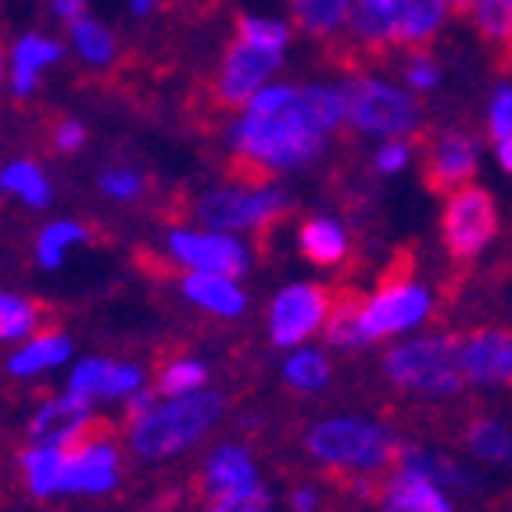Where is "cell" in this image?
I'll list each match as a JSON object with an SVG mask.
<instances>
[{
  "instance_id": "obj_23",
  "label": "cell",
  "mask_w": 512,
  "mask_h": 512,
  "mask_svg": "<svg viewBox=\"0 0 512 512\" xmlns=\"http://www.w3.org/2000/svg\"><path fill=\"white\" fill-rule=\"evenodd\" d=\"M61 58L58 40H43V36H26L15 43V94L26 97L36 90V72L54 65Z\"/></svg>"
},
{
  "instance_id": "obj_22",
  "label": "cell",
  "mask_w": 512,
  "mask_h": 512,
  "mask_svg": "<svg viewBox=\"0 0 512 512\" xmlns=\"http://www.w3.org/2000/svg\"><path fill=\"white\" fill-rule=\"evenodd\" d=\"M69 351H72L69 337L58 333L54 326H47L40 337L29 341V348H22L15 359L8 362V369L15 376H33V373H40V369H51V366H58V362H65Z\"/></svg>"
},
{
  "instance_id": "obj_4",
  "label": "cell",
  "mask_w": 512,
  "mask_h": 512,
  "mask_svg": "<svg viewBox=\"0 0 512 512\" xmlns=\"http://www.w3.org/2000/svg\"><path fill=\"white\" fill-rule=\"evenodd\" d=\"M348 104V122L362 133L380 137H416L423 129V108L405 90L380 83V79H351L341 90Z\"/></svg>"
},
{
  "instance_id": "obj_31",
  "label": "cell",
  "mask_w": 512,
  "mask_h": 512,
  "mask_svg": "<svg viewBox=\"0 0 512 512\" xmlns=\"http://www.w3.org/2000/svg\"><path fill=\"white\" fill-rule=\"evenodd\" d=\"M79 240H86V226H79V222H54V226H47V230L40 233L36 255H40V262L47 265V269H54V265H61V258H65V248L79 244Z\"/></svg>"
},
{
  "instance_id": "obj_8",
  "label": "cell",
  "mask_w": 512,
  "mask_h": 512,
  "mask_svg": "<svg viewBox=\"0 0 512 512\" xmlns=\"http://www.w3.org/2000/svg\"><path fill=\"white\" fill-rule=\"evenodd\" d=\"M416 140L423 147V165H419V176H423V187L437 197H452L455 190L470 187L473 176H477V140L462 129H441V133H427L419 129Z\"/></svg>"
},
{
  "instance_id": "obj_43",
  "label": "cell",
  "mask_w": 512,
  "mask_h": 512,
  "mask_svg": "<svg viewBox=\"0 0 512 512\" xmlns=\"http://www.w3.org/2000/svg\"><path fill=\"white\" fill-rule=\"evenodd\" d=\"M151 402H154L151 391H133V394H129V423H137L144 412H151Z\"/></svg>"
},
{
  "instance_id": "obj_13",
  "label": "cell",
  "mask_w": 512,
  "mask_h": 512,
  "mask_svg": "<svg viewBox=\"0 0 512 512\" xmlns=\"http://www.w3.org/2000/svg\"><path fill=\"white\" fill-rule=\"evenodd\" d=\"M90 402L86 394H61V398H51L29 423V441L40 444V448H65L79 430L86 427L90 419Z\"/></svg>"
},
{
  "instance_id": "obj_7",
  "label": "cell",
  "mask_w": 512,
  "mask_h": 512,
  "mask_svg": "<svg viewBox=\"0 0 512 512\" xmlns=\"http://www.w3.org/2000/svg\"><path fill=\"white\" fill-rule=\"evenodd\" d=\"M287 208V197L276 187H233V190H215L205 194L194 205L197 219L205 222L215 233H233V230H265Z\"/></svg>"
},
{
  "instance_id": "obj_12",
  "label": "cell",
  "mask_w": 512,
  "mask_h": 512,
  "mask_svg": "<svg viewBox=\"0 0 512 512\" xmlns=\"http://www.w3.org/2000/svg\"><path fill=\"white\" fill-rule=\"evenodd\" d=\"M459 366L473 384L512 387V330H477L462 337Z\"/></svg>"
},
{
  "instance_id": "obj_48",
  "label": "cell",
  "mask_w": 512,
  "mask_h": 512,
  "mask_svg": "<svg viewBox=\"0 0 512 512\" xmlns=\"http://www.w3.org/2000/svg\"><path fill=\"white\" fill-rule=\"evenodd\" d=\"M0 76H4V47H0Z\"/></svg>"
},
{
  "instance_id": "obj_42",
  "label": "cell",
  "mask_w": 512,
  "mask_h": 512,
  "mask_svg": "<svg viewBox=\"0 0 512 512\" xmlns=\"http://www.w3.org/2000/svg\"><path fill=\"white\" fill-rule=\"evenodd\" d=\"M54 15H58L61 22L76 26L79 18H86V0H54Z\"/></svg>"
},
{
  "instance_id": "obj_26",
  "label": "cell",
  "mask_w": 512,
  "mask_h": 512,
  "mask_svg": "<svg viewBox=\"0 0 512 512\" xmlns=\"http://www.w3.org/2000/svg\"><path fill=\"white\" fill-rule=\"evenodd\" d=\"M22 470H26L29 491L33 495H54L61 491V470H65V452L61 448H40L33 444L26 455H22Z\"/></svg>"
},
{
  "instance_id": "obj_38",
  "label": "cell",
  "mask_w": 512,
  "mask_h": 512,
  "mask_svg": "<svg viewBox=\"0 0 512 512\" xmlns=\"http://www.w3.org/2000/svg\"><path fill=\"white\" fill-rule=\"evenodd\" d=\"M409 158H412V140H405V137H391V140H387V144L376 147L373 165H376V172H384V176H391V172L405 169V165H409Z\"/></svg>"
},
{
  "instance_id": "obj_20",
  "label": "cell",
  "mask_w": 512,
  "mask_h": 512,
  "mask_svg": "<svg viewBox=\"0 0 512 512\" xmlns=\"http://www.w3.org/2000/svg\"><path fill=\"white\" fill-rule=\"evenodd\" d=\"M398 466H402V470L423 473V477H430L441 487H455V491H477L480 487L477 473H470L466 466H459V462H452V459H441V455H434V452H423V448H412V444H402Z\"/></svg>"
},
{
  "instance_id": "obj_27",
  "label": "cell",
  "mask_w": 512,
  "mask_h": 512,
  "mask_svg": "<svg viewBox=\"0 0 512 512\" xmlns=\"http://www.w3.org/2000/svg\"><path fill=\"white\" fill-rule=\"evenodd\" d=\"M0 187L8 190V194H18L26 205H33V208L51 205V187H47V176H43L36 162L8 165V169L0 172Z\"/></svg>"
},
{
  "instance_id": "obj_37",
  "label": "cell",
  "mask_w": 512,
  "mask_h": 512,
  "mask_svg": "<svg viewBox=\"0 0 512 512\" xmlns=\"http://www.w3.org/2000/svg\"><path fill=\"white\" fill-rule=\"evenodd\" d=\"M140 373L137 366H126V362H111L108 376H104V387H101V398H122V394H133L140 391Z\"/></svg>"
},
{
  "instance_id": "obj_18",
  "label": "cell",
  "mask_w": 512,
  "mask_h": 512,
  "mask_svg": "<svg viewBox=\"0 0 512 512\" xmlns=\"http://www.w3.org/2000/svg\"><path fill=\"white\" fill-rule=\"evenodd\" d=\"M183 294L197 305H205L208 312H219V316L233 319L244 312V294L240 287L230 280V276H219V273H194L190 269L187 276L180 280Z\"/></svg>"
},
{
  "instance_id": "obj_17",
  "label": "cell",
  "mask_w": 512,
  "mask_h": 512,
  "mask_svg": "<svg viewBox=\"0 0 512 512\" xmlns=\"http://www.w3.org/2000/svg\"><path fill=\"white\" fill-rule=\"evenodd\" d=\"M362 308H366V298L355 287H344L341 294H333L330 312H326V341H330V348H341V351L366 348L369 337L362 330Z\"/></svg>"
},
{
  "instance_id": "obj_10",
  "label": "cell",
  "mask_w": 512,
  "mask_h": 512,
  "mask_svg": "<svg viewBox=\"0 0 512 512\" xmlns=\"http://www.w3.org/2000/svg\"><path fill=\"white\" fill-rule=\"evenodd\" d=\"M333 294L319 283H294L269 308V330L276 348H294L326 323Z\"/></svg>"
},
{
  "instance_id": "obj_46",
  "label": "cell",
  "mask_w": 512,
  "mask_h": 512,
  "mask_svg": "<svg viewBox=\"0 0 512 512\" xmlns=\"http://www.w3.org/2000/svg\"><path fill=\"white\" fill-rule=\"evenodd\" d=\"M498 162H502L505 172H512V137H505L502 144H498Z\"/></svg>"
},
{
  "instance_id": "obj_45",
  "label": "cell",
  "mask_w": 512,
  "mask_h": 512,
  "mask_svg": "<svg viewBox=\"0 0 512 512\" xmlns=\"http://www.w3.org/2000/svg\"><path fill=\"white\" fill-rule=\"evenodd\" d=\"M480 0H448V11H452L455 18H470L473 11H477Z\"/></svg>"
},
{
  "instance_id": "obj_6",
  "label": "cell",
  "mask_w": 512,
  "mask_h": 512,
  "mask_svg": "<svg viewBox=\"0 0 512 512\" xmlns=\"http://www.w3.org/2000/svg\"><path fill=\"white\" fill-rule=\"evenodd\" d=\"M498 233V208L495 197L487 194L484 187H462L448 197L441 215V240L444 251L455 262H473L480 251L495 240Z\"/></svg>"
},
{
  "instance_id": "obj_24",
  "label": "cell",
  "mask_w": 512,
  "mask_h": 512,
  "mask_svg": "<svg viewBox=\"0 0 512 512\" xmlns=\"http://www.w3.org/2000/svg\"><path fill=\"white\" fill-rule=\"evenodd\" d=\"M291 15L308 36H333L351 18V0H291Z\"/></svg>"
},
{
  "instance_id": "obj_36",
  "label": "cell",
  "mask_w": 512,
  "mask_h": 512,
  "mask_svg": "<svg viewBox=\"0 0 512 512\" xmlns=\"http://www.w3.org/2000/svg\"><path fill=\"white\" fill-rule=\"evenodd\" d=\"M108 366H111V362H104V359L79 362L76 373H72V380H69V391L86 394V398H101V387H104V376H108Z\"/></svg>"
},
{
  "instance_id": "obj_25",
  "label": "cell",
  "mask_w": 512,
  "mask_h": 512,
  "mask_svg": "<svg viewBox=\"0 0 512 512\" xmlns=\"http://www.w3.org/2000/svg\"><path fill=\"white\" fill-rule=\"evenodd\" d=\"M462 441L477 455L480 462H498V466H512V434L495 423V419L477 416L470 419V427L462 430Z\"/></svg>"
},
{
  "instance_id": "obj_16",
  "label": "cell",
  "mask_w": 512,
  "mask_h": 512,
  "mask_svg": "<svg viewBox=\"0 0 512 512\" xmlns=\"http://www.w3.org/2000/svg\"><path fill=\"white\" fill-rule=\"evenodd\" d=\"M255 484V466H251V455L237 444H226L219 452H212V459L205 462V473H201V495L205 498H226L240 487Z\"/></svg>"
},
{
  "instance_id": "obj_44",
  "label": "cell",
  "mask_w": 512,
  "mask_h": 512,
  "mask_svg": "<svg viewBox=\"0 0 512 512\" xmlns=\"http://www.w3.org/2000/svg\"><path fill=\"white\" fill-rule=\"evenodd\" d=\"M291 505H294V512H316L319 498H316V491H312V487H301Z\"/></svg>"
},
{
  "instance_id": "obj_39",
  "label": "cell",
  "mask_w": 512,
  "mask_h": 512,
  "mask_svg": "<svg viewBox=\"0 0 512 512\" xmlns=\"http://www.w3.org/2000/svg\"><path fill=\"white\" fill-rule=\"evenodd\" d=\"M437 79H441L437 61L430 58L427 51H412V61L405 65V83H409L412 90H434Z\"/></svg>"
},
{
  "instance_id": "obj_3",
  "label": "cell",
  "mask_w": 512,
  "mask_h": 512,
  "mask_svg": "<svg viewBox=\"0 0 512 512\" xmlns=\"http://www.w3.org/2000/svg\"><path fill=\"white\" fill-rule=\"evenodd\" d=\"M384 373L391 384L416 394H434V398L459 394L462 384H466L459 366V341L444 337V333L391 348L384 359Z\"/></svg>"
},
{
  "instance_id": "obj_19",
  "label": "cell",
  "mask_w": 512,
  "mask_h": 512,
  "mask_svg": "<svg viewBox=\"0 0 512 512\" xmlns=\"http://www.w3.org/2000/svg\"><path fill=\"white\" fill-rule=\"evenodd\" d=\"M473 18L480 40L495 51V69L512 72V0H480Z\"/></svg>"
},
{
  "instance_id": "obj_14",
  "label": "cell",
  "mask_w": 512,
  "mask_h": 512,
  "mask_svg": "<svg viewBox=\"0 0 512 512\" xmlns=\"http://www.w3.org/2000/svg\"><path fill=\"white\" fill-rule=\"evenodd\" d=\"M444 11L448 0H391V47L423 51L441 29Z\"/></svg>"
},
{
  "instance_id": "obj_1",
  "label": "cell",
  "mask_w": 512,
  "mask_h": 512,
  "mask_svg": "<svg viewBox=\"0 0 512 512\" xmlns=\"http://www.w3.org/2000/svg\"><path fill=\"white\" fill-rule=\"evenodd\" d=\"M222 409H226V398L215 391H194V394H183V398H169V405H158V409L144 412L129 427L133 452L147 462L183 452V448L201 441L219 423Z\"/></svg>"
},
{
  "instance_id": "obj_15",
  "label": "cell",
  "mask_w": 512,
  "mask_h": 512,
  "mask_svg": "<svg viewBox=\"0 0 512 512\" xmlns=\"http://www.w3.org/2000/svg\"><path fill=\"white\" fill-rule=\"evenodd\" d=\"M376 502H384L387 512H452V502L441 495V484L416 470H402L380 484Z\"/></svg>"
},
{
  "instance_id": "obj_9",
  "label": "cell",
  "mask_w": 512,
  "mask_h": 512,
  "mask_svg": "<svg viewBox=\"0 0 512 512\" xmlns=\"http://www.w3.org/2000/svg\"><path fill=\"white\" fill-rule=\"evenodd\" d=\"M280 58L283 51H273V47H258V43L237 40L226 47L222 54V69H219V79H215V101L219 108L233 111L240 104H248L251 97L262 90V83L280 69Z\"/></svg>"
},
{
  "instance_id": "obj_35",
  "label": "cell",
  "mask_w": 512,
  "mask_h": 512,
  "mask_svg": "<svg viewBox=\"0 0 512 512\" xmlns=\"http://www.w3.org/2000/svg\"><path fill=\"white\" fill-rule=\"evenodd\" d=\"M487 137L502 144L505 137H512V86H498L487 108Z\"/></svg>"
},
{
  "instance_id": "obj_47",
  "label": "cell",
  "mask_w": 512,
  "mask_h": 512,
  "mask_svg": "<svg viewBox=\"0 0 512 512\" xmlns=\"http://www.w3.org/2000/svg\"><path fill=\"white\" fill-rule=\"evenodd\" d=\"M158 0H129V8H133V15H147V11L154 8Z\"/></svg>"
},
{
  "instance_id": "obj_2",
  "label": "cell",
  "mask_w": 512,
  "mask_h": 512,
  "mask_svg": "<svg viewBox=\"0 0 512 512\" xmlns=\"http://www.w3.org/2000/svg\"><path fill=\"white\" fill-rule=\"evenodd\" d=\"M305 448L312 452V459L341 473H380L391 462H398V452H402V444L394 441L387 430L355 416L316 423L308 430Z\"/></svg>"
},
{
  "instance_id": "obj_11",
  "label": "cell",
  "mask_w": 512,
  "mask_h": 512,
  "mask_svg": "<svg viewBox=\"0 0 512 512\" xmlns=\"http://www.w3.org/2000/svg\"><path fill=\"white\" fill-rule=\"evenodd\" d=\"M169 251L176 262L190 265L194 273H219L237 280L248 269V251L240 248V240L226 233H190L180 230L169 237Z\"/></svg>"
},
{
  "instance_id": "obj_30",
  "label": "cell",
  "mask_w": 512,
  "mask_h": 512,
  "mask_svg": "<svg viewBox=\"0 0 512 512\" xmlns=\"http://www.w3.org/2000/svg\"><path fill=\"white\" fill-rule=\"evenodd\" d=\"M208 380V369L194 359H180L169 362V366L158 373V394L165 398H183V394H194L197 387Z\"/></svg>"
},
{
  "instance_id": "obj_5",
  "label": "cell",
  "mask_w": 512,
  "mask_h": 512,
  "mask_svg": "<svg viewBox=\"0 0 512 512\" xmlns=\"http://www.w3.org/2000/svg\"><path fill=\"white\" fill-rule=\"evenodd\" d=\"M430 312V294L412 283V258L402 255L391 262V273L380 280L373 301L362 308V330L369 341H384L391 333L416 326Z\"/></svg>"
},
{
  "instance_id": "obj_41",
  "label": "cell",
  "mask_w": 512,
  "mask_h": 512,
  "mask_svg": "<svg viewBox=\"0 0 512 512\" xmlns=\"http://www.w3.org/2000/svg\"><path fill=\"white\" fill-rule=\"evenodd\" d=\"M83 140H86V129L79 126V122L61 119L58 126H54V147H58V151H79Z\"/></svg>"
},
{
  "instance_id": "obj_34",
  "label": "cell",
  "mask_w": 512,
  "mask_h": 512,
  "mask_svg": "<svg viewBox=\"0 0 512 512\" xmlns=\"http://www.w3.org/2000/svg\"><path fill=\"white\" fill-rule=\"evenodd\" d=\"M269 505H273V498H269L265 484L255 480V484L240 487V491H233V495L215 498V502L208 505V512H269Z\"/></svg>"
},
{
  "instance_id": "obj_40",
  "label": "cell",
  "mask_w": 512,
  "mask_h": 512,
  "mask_svg": "<svg viewBox=\"0 0 512 512\" xmlns=\"http://www.w3.org/2000/svg\"><path fill=\"white\" fill-rule=\"evenodd\" d=\"M101 190L111 197H122V201H129V197H137L140 190H144V176L133 169H108L101 176Z\"/></svg>"
},
{
  "instance_id": "obj_32",
  "label": "cell",
  "mask_w": 512,
  "mask_h": 512,
  "mask_svg": "<svg viewBox=\"0 0 512 512\" xmlns=\"http://www.w3.org/2000/svg\"><path fill=\"white\" fill-rule=\"evenodd\" d=\"M72 36H76V47L90 65H111L115 58V40L104 26L90 22V18H79L76 26H72Z\"/></svg>"
},
{
  "instance_id": "obj_29",
  "label": "cell",
  "mask_w": 512,
  "mask_h": 512,
  "mask_svg": "<svg viewBox=\"0 0 512 512\" xmlns=\"http://www.w3.org/2000/svg\"><path fill=\"white\" fill-rule=\"evenodd\" d=\"M283 376H287V384L298 387V391H319V387L330 380V362H326V355H319V351H298V355L287 359Z\"/></svg>"
},
{
  "instance_id": "obj_33",
  "label": "cell",
  "mask_w": 512,
  "mask_h": 512,
  "mask_svg": "<svg viewBox=\"0 0 512 512\" xmlns=\"http://www.w3.org/2000/svg\"><path fill=\"white\" fill-rule=\"evenodd\" d=\"M237 36L258 43V47H273V51H283L287 40H291V33H287L283 22H273V18H251V15L237 18Z\"/></svg>"
},
{
  "instance_id": "obj_28",
  "label": "cell",
  "mask_w": 512,
  "mask_h": 512,
  "mask_svg": "<svg viewBox=\"0 0 512 512\" xmlns=\"http://www.w3.org/2000/svg\"><path fill=\"white\" fill-rule=\"evenodd\" d=\"M40 305L15 294H0V341H18L40 330Z\"/></svg>"
},
{
  "instance_id": "obj_21",
  "label": "cell",
  "mask_w": 512,
  "mask_h": 512,
  "mask_svg": "<svg viewBox=\"0 0 512 512\" xmlns=\"http://www.w3.org/2000/svg\"><path fill=\"white\" fill-rule=\"evenodd\" d=\"M301 255L316 265H337L348 255V233L333 219H308L301 226Z\"/></svg>"
}]
</instances>
